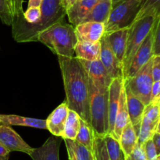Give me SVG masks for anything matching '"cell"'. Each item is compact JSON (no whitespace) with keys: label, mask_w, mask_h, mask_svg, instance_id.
<instances>
[{"label":"cell","mask_w":160,"mask_h":160,"mask_svg":"<svg viewBox=\"0 0 160 160\" xmlns=\"http://www.w3.org/2000/svg\"><path fill=\"white\" fill-rule=\"evenodd\" d=\"M69 109L91 125L88 75L78 58L58 56ZM92 126V125H91Z\"/></svg>","instance_id":"obj_1"},{"label":"cell","mask_w":160,"mask_h":160,"mask_svg":"<svg viewBox=\"0 0 160 160\" xmlns=\"http://www.w3.org/2000/svg\"><path fill=\"white\" fill-rule=\"evenodd\" d=\"M41 17L34 24H28L21 18L12 24V35L17 42H38L39 35L57 23L62 22L67 10L62 0H43L40 6Z\"/></svg>","instance_id":"obj_2"},{"label":"cell","mask_w":160,"mask_h":160,"mask_svg":"<svg viewBox=\"0 0 160 160\" xmlns=\"http://www.w3.org/2000/svg\"><path fill=\"white\" fill-rule=\"evenodd\" d=\"M38 42L46 45L58 56L73 57L78 39L74 26L60 22L42 31L38 37Z\"/></svg>","instance_id":"obj_3"},{"label":"cell","mask_w":160,"mask_h":160,"mask_svg":"<svg viewBox=\"0 0 160 160\" xmlns=\"http://www.w3.org/2000/svg\"><path fill=\"white\" fill-rule=\"evenodd\" d=\"M88 84L89 93V114L94 136L104 137L109 133V89H104L97 86L88 75Z\"/></svg>","instance_id":"obj_4"},{"label":"cell","mask_w":160,"mask_h":160,"mask_svg":"<svg viewBox=\"0 0 160 160\" xmlns=\"http://www.w3.org/2000/svg\"><path fill=\"white\" fill-rule=\"evenodd\" d=\"M158 17H160V15L147 16L144 18L134 21V23L128 28L126 51L122 64L123 80L126 78L127 72L133 56L147 35L149 34Z\"/></svg>","instance_id":"obj_5"},{"label":"cell","mask_w":160,"mask_h":160,"mask_svg":"<svg viewBox=\"0 0 160 160\" xmlns=\"http://www.w3.org/2000/svg\"><path fill=\"white\" fill-rule=\"evenodd\" d=\"M140 6L138 0H120L112 6L105 24V33L129 28L134 23Z\"/></svg>","instance_id":"obj_6"},{"label":"cell","mask_w":160,"mask_h":160,"mask_svg":"<svg viewBox=\"0 0 160 160\" xmlns=\"http://www.w3.org/2000/svg\"><path fill=\"white\" fill-rule=\"evenodd\" d=\"M152 63V57L134 76L123 80L124 86L128 87L131 92L145 106L149 104L150 93L153 84L151 72Z\"/></svg>","instance_id":"obj_7"},{"label":"cell","mask_w":160,"mask_h":160,"mask_svg":"<svg viewBox=\"0 0 160 160\" xmlns=\"http://www.w3.org/2000/svg\"><path fill=\"white\" fill-rule=\"evenodd\" d=\"M153 56L154 55H153L152 51V28L149 34L147 35L144 42L138 49L135 54L133 56L129 67H128L125 79L131 78L135 74H137V72L140 69H142V67H143L152 59Z\"/></svg>","instance_id":"obj_8"},{"label":"cell","mask_w":160,"mask_h":160,"mask_svg":"<svg viewBox=\"0 0 160 160\" xmlns=\"http://www.w3.org/2000/svg\"><path fill=\"white\" fill-rule=\"evenodd\" d=\"M0 143L9 152H20L30 155L33 150V147L9 125H0Z\"/></svg>","instance_id":"obj_9"},{"label":"cell","mask_w":160,"mask_h":160,"mask_svg":"<svg viewBox=\"0 0 160 160\" xmlns=\"http://www.w3.org/2000/svg\"><path fill=\"white\" fill-rule=\"evenodd\" d=\"M100 45H101V50H100L99 59L106 70L107 71L110 78L112 79L123 78V66L112 52L104 35L100 40Z\"/></svg>","instance_id":"obj_10"},{"label":"cell","mask_w":160,"mask_h":160,"mask_svg":"<svg viewBox=\"0 0 160 160\" xmlns=\"http://www.w3.org/2000/svg\"><path fill=\"white\" fill-rule=\"evenodd\" d=\"M79 62L84 67L87 75L92 78L93 83L97 86L104 89H109V86L112 82V78L108 74L100 59L94 61H84L79 60Z\"/></svg>","instance_id":"obj_11"},{"label":"cell","mask_w":160,"mask_h":160,"mask_svg":"<svg viewBox=\"0 0 160 160\" xmlns=\"http://www.w3.org/2000/svg\"><path fill=\"white\" fill-rule=\"evenodd\" d=\"M69 108L66 101L62 102L45 119L46 130L53 136L62 137L66 121L68 115Z\"/></svg>","instance_id":"obj_12"},{"label":"cell","mask_w":160,"mask_h":160,"mask_svg":"<svg viewBox=\"0 0 160 160\" xmlns=\"http://www.w3.org/2000/svg\"><path fill=\"white\" fill-rule=\"evenodd\" d=\"M74 30L78 40L98 42L105 33V24L98 22H83L75 26Z\"/></svg>","instance_id":"obj_13"},{"label":"cell","mask_w":160,"mask_h":160,"mask_svg":"<svg viewBox=\"0 0 160 160\" xmlns=\"http://www.w3.org/2000/svg\"><path fill=\"white\" fill-rule=\"evenodd\" d=\"M123 85V78H113L109 86L108 97V120H109V133L112 135L114 127L116 115L119 106L120 91Z\"/></svg>","instance_id":"obj_14"},{"label":"cell","mask_w":160,"mask_h":160,"mask_svg":"<svg viewBox=\"0 0 160 160\" xmlns=\"http://www.w3.org/2000/svg\"><path fill=\"white\" fill-rule=\"evenodd\" d=\"M124 89L130 122L133 125L137 134H138L145 105L131 92L128 87L124 86Z\"/></svg>","instance_id":"obj_15"},{"label":"cell","mask_w":160,"mask_h":160,"mask_svg":"<svg viewBox=\"0 0 160 160\" xmlns=\"http://www.w3.org/2000/svg\"><path fill=\"white\" fill-rule=\"evenodd\" d=\"M60 138L55 136H50L41 147L33 148L29 155L33 160H59Z\"/></svg>","instance_id":"obj_16"},{"label":"cell","mask_w":160,"mask_h":160,"mask_svg":"<svg viewBox=\"0 0 160 160\" xmlns=\"http://www.w3.org/2000/svg\"><path fill=\"white\" fill-rule=\"evenodd\" d=\"M128 32V28H123L112 32L104 33L103 35L112 52L121 64H123V60L126 51Z\"/></svg>","instance_id":"obj_17"},{"label":"cell","mask_w":160,"mask_h":160,"mask_svg":"<svg viewBox=\"0 0 160 160\" xmlns=\"http://www.w3.org/2000/svg\"><path fill=\"white\" fill-rule=\"evenodd\" d=\"M99 0H77L76 3L67 10V16L70 24L77 26L91 11Z\"/></svg>","instance_id":"obj_18"},{"label":"cell","mask_w":160,"mask_h":160,"mask_svg":"<svg viewBox=\"0 0 160 160\" xmlns=\"http://www.w3.org/2000/svg\"><path fill=\"white\" fill-rule=\"evenodd\" d=\"M128 122H130L129 115H128V107H127L124 86L123 85L121 88V91H120L118 110H117V115H116L113 130H112V133L111 136L118 141L122 130L126 126Z\"/></svg>","instance_id":"obj_19"},{"label":"cell","mask_w":160,"mask_h":160,"mask_svg":"<svg viewBox=\"0 0 160 160\" xmlns=\"http://www.w3.org/2000/svg\"><path fill=\"white\" fill-rule=\"evenodd\" d=\"M0 125H6L9 126L20 125V126H28L46 130L45 119L23 117V116L17 115L0 114Z\"/></svg>","instance_id":"obj_20"},{"label":"cell","mask_w":160,"mask_h":160,"mask_svg":"<svg viewBox=\"0 0 160 160\" xmlns=\"http://www.w3.org/2000/svg\"><path fill=\"white\" fill-rule=\"evenodd\" d=\"M100 50V42H91L78 40L74 48V56L79 60L94 61L99 59Z\"/></svg>","instance_id":"obj_21"},{"label":"cell","mask_w":160,"mask_h":160,"mask_svg":"<svg viewBox=\"0 0 160 160\" xmlns=\"http://www.w3.org/2000/svg\"><path fill=\"white\" fill-rule=\"evenodd\" d=\"M112 9V0H99L90 12L85 16L83 22H98L106 24Z\"/></svg>","instance_id":"obj_22"},{"label":"cell","mask_w":160,"mask_h":160,"mask_svg":"<svg viewBox=\"0 0 160 160\" xmlns=\"http://www.w3.org/2000/svg\"><path fill=\"white\" fill-rule=\"evenodd\" d=\"M118 141L125 157L128 156L138 142V134L131 122H128L123 129Z\"/></svg>","instance_id":"obj_23"},{"label":"cell","mask_w":160,"mask_h":160,"mask_svg":"<svg viewBox=\"0 0 160 160\" xmlns=\"http://www.w3.org/2000/svg\"><path fill=\"white\" fill-rule=\"evenodd\" d=\"M67 147V154L74 160H95L93 152L82 145L75 140L63 139Z\"/></svg>","instance_id":"obj_24"},{"label":"cell","mask_w":160,"mask_h":160,"mask_svg":"<svg viewBox=\"0 0 160 160\" xmlns=\"http://www.w3.org/2000/svg\"><path fill=\"white\" fill-rule=\"evenodd\" d=\"M80 120L81 117L79 115L73 110L69 109L68 115L64 126L62 139L75 140L80 128Z\"/></svg>","instance_id":"obj_25"},{"label":"cell","mask_w":160,"mask_h":160,"mask_svg":"<svg viewBox=\"0 0 160 160\" xmlns=\"http://www.w3.org/2000/svg\"><path fill=\"white\" fill-rule=\"evenodd\" d=\"M75 141L92 151L94 142L93 130L90 124L82 119L80 120V128L75 137Z\"/></svg>","instance_id":"obj_26"},{"label":"cell","mask_w":160,"mask_h":160,"mask_svg":"<svg viewBox=\"0 0 160 160\" xmlns=\"http://www.w3.org/2000/svg\"><path fill=\"white\" fill-rule=\"evenodd\" d=\"M160 122V103L148 104L144 110L141 124L149 125L156 130V125Z\"/></svg>","instance_id":"obj_27"},{"label":"cell","mask_w":160,"mask_h":160,"mask_svg":"<svg viewBox=\"0 0 160 160\" xmlns=\"http://www.w3.org/2000/svg\"><path fill=\"white\" fill-rule=\"evenodd\" d=\"M103 139L106 143L109 160H126L124 153L122 151L119 141L117 139L109 134L106 135Z\"/></svg>","instance_id":"obj_28"},{"label":"cell","mask_w":160,"mask_h":160,"mask_svg":"<svg viewBox=\"0 0 160 160\" xmlns=\"http://www.w3.org/2000/svg\"><path fill=\"white\" fill-rule=\"evenodd\" d=\"M149 15H160V0H144L134 21Z\"/></svg>","instance_id":"obj_29"},{"label":"cell","mask_w":160,"mask_h":160,"mask_svg":"<svg viewBox=\"0 0 160 160\" xmlns=\"http://www.w3.org/2000/svg\"><path fill=\"white\" fill-rule=\"evenodd\" d=\"M92 152H93L95 160H109L106 150V143L103 137L94 136Z\"/></svg>","instance_id":"obj_30"},{"label":"cell","mask_w":160,"mask_h":160,"mask_svg":"<svg viewBox=\"0 0 160 160\" xmlns=\"http://www.w3.org/2000/svg\"><path fill=\"white\" fill-rule=\"evenodd\" d=\"M0 19L4 24L12 26V18L9 0H0Z\"/></svg>","instance_id":"obj_31"},{"label":"cell","mask_w":160,"mask_h":160,"mask_svg":"<svg viewBox=\"0 0 160 160\" xmlns=\"http://www.w3.org/2000/svg\"><path fill=\"white\" fill-rule=\"evenodd\" d=\"M9 3L11 14H12V24H13L23 17V0H9Z\"/></svg>","instance_id":"obj_32"},{"label":"cell","mask_w":160,"mask_h":160,"mask_svg":"<svg viewBox=\"0 0 160 160\" xmlns=\"http://www.w3.org/2000/svg\"><path fill=\"white\" fill-rule=\"evenodd\" d=\"M153 55H160V17H158L152 27Z\"/></svg>","instance_id":"obj_33"},{"label":"cell","mask_w":160,"mask_h":160,"mask_svg":"<svg viewBox=\"0 0 160 160\" xmlns=\"http://www.w3.org/2000/svg\"><path fill=\"white\" fill-rule=\"evenodd\" d=\"M23 19L28 24H34L39 20L41 17V9L40 7L31 6L28 7L25 12H23Z\"/></svg>","instance_id":"obj_34"},{"label":"cell","mask_w":160,"mask_h":160,"mask_svg":"<svg viewBox=\"0 0 160 160\" xmlns=\"http://www.w3.org/2000/svg\"><path fill=\"white\" fill-rule=\"evenodd\" d=\"M142 147H143L144 152H145L147 160H155L157 158L158 155H159L158 154L157 151H156V147H155L152 139H149L147 141H145L142 144Z\"/></svg>","instance_id":"obj_35"},{"label":"cell","mask_w":160,"mask_h":160,"mask_svg":"<svg viewBox=\"0 0 160 160\" xmlns=\"http://www.w3.org/2000/svg\"><path fill=\"white\" fill-rule=\"evenodd\" d=\"M151 72L153 82L160 81V55L152 56Z\"/></svg>","instance_id":"obj_36"},{"label":"cell","mask_w":160,"mask_h":160,"mask_svg":"<svg viewBox=\"0 0 160 160\" xmlns=\"http://www.w3.org/2000/svg\"><path fill=\"white\" fill-rule=\"evenodd\" d=\"M126 160H147L142 145L136 144L134 150L128 156L126 157Z\"/></svg>","instance_id":"obj_37"},{"label":"cell","mask_w":160,"mask_h":160,"mask_svg":"<svg viewBox=\"0 0 160 160\" xmlns=\"http://www.w3.org/2000/svg\"><path fill=\"white\" fill-rule=\"evenodd\" d=\"M160 81L153 82L150 93L149 104L160 103Z\"/></svg>","instance_id":"obj_38"},{"label":"cell","mask_w":160,"mask_h":160,"mask_svg":"<svg viewBox=\"0 0 160 160\" xmlns=\"http://www.w3.org/2000/svg\"><path fill=\"white\" fill-rule=\"evenodd\" d=\"M151 139L154 144L155 147H156L158 154L160 155V132L155 131L152 136Z\"/></svg>","instance_id":"obj_39"},{"label":"cell","mask_w":160,"mask_h":160,"mask_svg":"<svg viewBox=\"0 0 160 160\" xmlns=\"http://www.w3.org/2000/svg\"><path fill=\"white\" fill-rule=\"evenodd\" d=\"M10 152L0 143V160H9Z\"/></svg>","instance_id":"obj_40"},{"label":"cell","mask_w":160,"mask_h":160,"mask_svg":"<svg viewBox=\"0 0 160 160\" xmlns=\"http://www.w3.org/2000/svg\"><path fill=\"white\" fill-rule=\"evenodd\" d=\"M77 2V0H62V4L63 7L65 8L66 10L70 9L73 4Z\"/></svg>","instance_id":"obj_41"},{"label":"cell","mask_w":160,"mask_h":160,"mask_svg":"<svg viewBox=\"0 0 160 160\" xmlns=\"http://www.w3.org/2000/svg\"><path fill=\"white\" fill-rule=\"evenodd\" d=\"M43 0H29L28 1V7L31 6H36V7H40Z\"/></svg>","instance_id":"obj_42"},{"label":"cell","mask_w":160,"mask_h":160,"mask_svg":"<svg viewBox=\"0 0 160 160\" xmlns=\"http://www.w3.org/2000/svg\"><path fill=\"white\" fill-rule=\"evenodd\" d=\"M120 0H112V6H113L114 4H116L117 3H118V2H120Z\"/></svg>","instance_id":"obj_43"},{"label":"cell","mask_w":160,"mask_h":160,"mask_svg":"<svg viewBox=\"0 0 160 160\" xmlns=\"http://www.w3.org/2000/svg\"><path fill=\"white\" fill-rule=\"evenodd\" d=\"M68 160H74V158H73L71 155H68Z\"/></svg>","instance_id":"obj_44"},{"label":"cell","mask_w":160,"mask_h":160,"mask_svg":"<svg viewBox=\"0 0 160 160\" xmlns=\"http://www.w3.org/2000/svg\"><path fill=\"white\" fill-rule=\"evenodd\" d=\"M155 160H160V155H158L157 158H156V159H155Z\"/></svg>","instance_id":"obj_45"},{"label":"cell","mask_w":160,"mask_h":160,"mask_svg":"<svg viewBox=\"0 0 160 160\" xmlns=\"http://www.w3.org/2000/svg\"><path fill=\"white\" fill-rule=\"evenodd\" d=\"M138 2H140V3H142V2H143V1H144V0H138Z\"/></svg>","instance_id":"obj_46"}]
</instances>
